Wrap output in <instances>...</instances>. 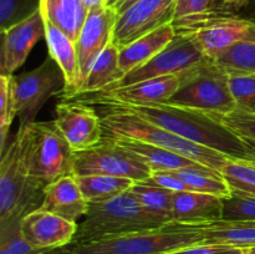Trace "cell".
I'll list each match as a JSON object with an SVG mask.
<instances>
[{"label": "cell", "instance_id": "1", "mask_svg": "<svg viewBox=\"0 0 255 254\" xmlns=\"http://www.w3.org/2000/svg\"><path fill=\"white\" fill-rule=\"evenodd\" d=\"M70 99L79 100L85 104L91 105L96 110L101 119L104 136L125 137V138L137 139L153 146L162 147L182 154L189 159H193L217 172L221 171L223 164L228 159V157L221 152L177 136L168 129L151 121H147L139 115L128 111L110 100L94 96H75Z\"/></svg>", "mask_w": 255, "mask_h": 254}, {"label": "cell", "instance_id": "2", "mask_svg": "<svg viewBox=\"0 0 255 254\" xmlns=\"http://www.w3.org/2000/svg\"><path fill=\"white\" fill-rule=\"evenodd\" d=\"M119 105L184 139L221 152L229 159L254 161L251 146L238 133L222 125L211 115L167 104Z\"/></svg>", "mask_w": 255, "mask_h": 254}, {"label": "cell", "instance_id": "3", "mask_svg": "<svg viewBox=\"0 0 255 254\" xmlns=\"http://www.w3.org/2000/svg\"><path fill=\"white\" fill-rule=\"evenodd\" d=\"M167 224L148 213L131 189L101 203H89L87 213L77 223L72 243H89L126 236Z\"/></svg>", "mask_w": 255, "mask_h": 254}, {"label": "cell", "instance_id": "4", "mask_svg": "<svg viewBox=\"0 0 255 254\" xmlns=\"http://www.w3.org/2000/svg\"><path fill=\"white\" fill-rule=\"evenodd\" d=\"M29 177L35 187H45L74 174L75 151L57 128L55 121L34 122L19 127Z\"/></svg>", "mask_w": 255, "mask_h": 254}, {"label": "cell", "instance_id": "5", "mask_svg": "<svg viewBox=\"0 0 255 254\" xmlns=\"http://www.w3.org/2000/svg\"><path fill=\"white\" fill-rule=\"evenodd\" d=\"M203 242V226L171 222L158 228L69 247L75 254H167Z\"/></svg>", "mask_w": 255, "mask_h": 254}, {"label": "cell", "instance_id": "6", "mask_svg": "<svg viewBox=\"0 0 255 254\" xmlns=\"http://www.w3.org/2000/svg\"><path fill=\"white\" fill-rule=\"evenodd\" d=\"M172 24L177 34L188 35L202 54L212 61L237 42L255 40V20L221 7L177 19Z\"/></svg>", "mask_w": 255, "mask_h": 254}, {"label": "cell", "instance_id": "7", "mask_svg": "<svg viewBox=\"0 0 255 254\" xmlns=\"http://www.w3.org/2000/svg\"><path fill=\"white\" fill-rule=\"evenodd\" d=\"M44 191L34 186L27 172L21 136L16 132L9 141L0 162V223L24 218L40 208Z\"/></svg>", "mask_w": 255, "mask_h": 254}, {"label": "cell", "instance_id": "8", "mask_svg": "<svg viewBox=\"0 0 255 254\" xmlns=\"http://www.w3.org/2000/svg\"><path fill=\"white\" fill-rule=\"evenodd\" d=\"M166 104L204 114L227 115L237 110L228 74L212 60L182 75L181 86Z\"/></svg>", "mask_w": 255, "mask_h": 254}, {"label": "cell", "instance_id": "9", "mask_svg": "<svg viewBox=\"0 0 255 254\" xmlns=\"http://www.w3.org/2000/svg\"><path fill=\"white\" fill-rule=\"evenodd\" d=\"M74 176H115L143 182L152 174V169L133 152L109 137L94 147L75 152Z\"/></svg>", "mask_w": 255, "mask_h": 254}, {"label": "cell", "instance_id": "10", "mask_svg": "<svg viewBox=\"0 0 255 254\" xmlns=\"http://www.w3.org/2000/svg\"><path fill=\"white\" fill-rule=\"evenodd\" d=\"M65 89V76L51 56L36 69L15 76V104L19 127L34 124L45 102Z\"/></svg>", "mask_w": 255, "mask_h": 254}, {"label": "cell", "instance_id": "11", "mask_svg": "<svg viewBox=\"0 0 255 254\" xmlns=\"http://www.w3.org/2000/svg\"><path fill=\"white\" fill-rule=\"evenodd\" d=\"M208 60L188 35L176 32L174 39L159 54L138 69L128 72L121 81L114 85L110 90L128 86L156 77L184 75L203 65Z\"/></svg>", "mask_w": 255, "mask_h": 254}, {"label": "cell", "instance_id": "12", "mask_svg": "<svg viewBox=\"0 0 255 254\" xmlns=\"http://www.w3.org/2000/svg\"><path fill=\"white\" fill-rule=\"evenodd\" d=\"M178 0H137L119 14L114 42L119 49L138 37L173 22Z\"/></svg>", "mask_w": 255, "mask_h": 254}, {"label": "cell", "instance_id": "13", "mask_svg": "<svg viewBox=\"0 0 255 254\" xmlns=\"http://www.w3.org/2000/svg\"><path fill=\"white\" fill-rule=\"evenodd\" d=\"M55 124L75 152L99 144L104 138L96 110L79 100L65 99L55 107Z\"/></svg>", "mask_w": 255, "mask_h": 254}, {"label": "cell", "instance_id": "14", "mask_svg": "<svg viewBox=\"0 0 255 254\" xmlns=\"http://www.w3.org/2000/svg\"><path fill=\"white\" fill-rule=\"evenodd\" d=\"M117 19L119 12L111 6L89 11L86 21L76 41L82 84L91 71L97 57L111 42H114Z\"/></svg>", "mask_w": 255, "mask_h": 254}, {"label": "cell", "instance_id": "15", "mask_svg": "<svg viewBox=\"0 0 255 254\" xmlns=\"http://www.w3.org/2000/svg\"><path fill=\"white\" fill-rule=\"evenodd\" d=\"M21 233L34 248L51 251L70 246L74 242L77 223L40 207L21 219Z\"/></svg>", "mask_w": 255, "mask_h": 254}, {"label": "cell", "instance_id": "16", "mask_svg": "<svg viewBox=\"0 0 255 254\" xmlns=\"http://www.w3.org/2000/svg\"><path fill=\"white\" fill-rule=\"evenodd\" d=\"M0 75H11L29 56L40 39H45V21L41 10L24 21L1 31Z\"/></svg>", "mask_w": 255, "mask_h": 254}, {"label": "cell", "instance_id": "17", "mask_svg": "<svg viewBox=\"0 0 255 254\" xmlns=\"http://www.w3.org/2000/svg\"><path fill=\"white\" fill-rule=\"evenodd\" d=\"M181 82L182 75H171V76L144 80V81L128 85V86L117 87L109 91L85 95V96L100 97V99H106L110 101L119 102V104L134 105V106L166 104L179 89Z\"/></svg>", "mask_w": 255, "mask_h": 254}, {"label": "cell", "instance_id": "18", "mask_svg": "<svg viewBox=\"0 0 255 254\" xmlns=\"http://www.w3.org/2000/svg\"><path fill=\"white\" fill-rule=\"evenodd\" d=\"M44 21L45 40L49 55L56 61L65 76V89L62 96L65 99L72 97L79 94L82 85L76 42L72 41L61 30L52 25L46 17H44Z\"/></svg>", "mask_w": 255, "mask_h": 254}, {"label": "cell", "instance_id": "19", "mask_svg": "<svg viewBox=\"0 0 255 254\" xmlns=\"http://www.w3.org/2000/svg\"><path fill=\"white\" fill-rule=\"evenodd\" d=\"M223 198L198 192H176L172 221L189 226H207L223 219Z\"/></svg>", "mask_w": 255, "mask_h": 254}, {"label": "cell", "instance_id": "20", "mask_svg": "<svg viewBox=\"0 0 255 254\" xmlns=\"http://www.w3.org/2000/svg\"><path fill=\"white\" fill-rule=\"evenodd\" d=\"M41 208L77 223L87 213L89 202L82 194L76 177L70 174L45 187Z\"/></svg>", "mask_w": 255, "mask_h": 254}, {"label": "cell", "instance_id": "21", "mask_svg": "<svg viewBox=\"0 0 255 254\" xmlns=\"http://www.w3.org/2000/svg\"><path fill=\"white\" fill-rule=\"evenodd\" d=\"M176 36L173 24H167L120 49V66L126 76L153 59Z\"/></svg>", "mask_w": 255, "mask_h": 254}, {"label": "cell", "instance_id": "22", "mask_svg": "<svg viewBox=\"0 0 255 254\" xmlns=\"http://www.w3.org/2000/svg\"><path fill=\"white\" fill-rule=\"evenodd\" d=\"M109 138L114 139L120 146L133 152L136 156H138L152 169V172L178 171V169L182 168L211 169L208 167L203 166V164L198 163V162L193 161V159L182 156V154L172 152L169 149L162 148V147L146 143V142L137 141V139L132 138H125V137H109Z\"/></svg>", "mask_w": 255, "mask_h": 254}, {"label": "cell", "instance_id": "23", "mask_svg": "<svg viewBox=\"0 0 255 254\" xmlns=\"http://www.w3.org/2000/svg\"><path fill=\"white\" fill-rule=\"evenodd\" d=\"M40 10L52 25L77 41L89 10L82 0H40Z\"/></svg>", "mask_w": 255, "mask_h": 254}, {"label": "cell", "instance_id": "24", "mask_svg": "<svg viewBox=\"0 0 255 254\" xmlns=\"http://www.w3.org/2000/svg\"><path fill=\"white\" fill-rule=\"evenodd\" d=\"M124 77L125 72L120 66V49L115 42H111L97 57L79 94L75 96H85L107 91Z\"/></svg>", "mask_w": 255, "mask_h": 254}, {"label": "cell", "instance_id": "25", "mask_svg": "<svg viewBox=\"0 0 255 254\" xmlns=\"http://www.w3.org/2000/svg\"><path fill=\"white\" fill-rule=\"evenodd\" d=\"M203 243L226 244L247 248L255 246V221H226L221 219L203 226Z\"/></svg>", "mask_w": 255, "mask_h": 254}, {"label": "cell", "instance_id": "26", "mask_svg": "<svg viewBox=\"0 0 255 254\" xmlns=\"http://www.w3.org/2000/svg\"><path fill=\"white\" fill-rule=\"evenodd\" d=\"M76 181L89 203H101L114 199L115 197L131 189L134 184V181L129 178L102 174L79 176L76 177Z\"/></svg>", "mask_w": 255, "mask_h": 254}, {"label": "cell", "instance_id": "27", "mask_svg": "<svg viewBox=\"0 0 255 254\" xmlns=\"http://www.w3.org/2000/svg\"><path fill=\"white\" fill-rule=\"evenodd\" d=\"M132 193L148 213L166 223H171L173 218V201L176 192L152 186L144 182H134L131 187Z\"/></svg>", "mask_w": 255, "mask_h": 254}, {"label": "cell", "instance_id": "28", "mask_svg": "<svg viewBox=\"0 0 255 254\" xmlns=\"http://www.w3.org/2000/svg\"><path fill=\"white\" fill-rule=\"evenodd\" d=\"M172 172L186 184L188 191L214 194L223 199L232 196L228 184L219 172L201 168H182Z\"/></svg>", "mask_w": 255, "mask_h": 254}, {"label": "cell", "instance_id": "29", "mask_svg": "<svg viewBox=\"0 0 255 254\" xmlns=\"http://www.w3.org/2000/svg\"><path fill=\"white\" fill-rule=\"evenodd\" d=\"M219 173L228 184L232 196L255 198V161L228 158Z\"/></svg>", "mask_w": 255, "mask_h": 254}, {"label": "cell", "instance_id": "30", "mask_svg": "<svg viewBox=\"0 0 255 254\" xmlns=\"http://www.w3.org/2000/svg\"><path fill=\"white\" fill-rule=\"evenodd\" d=\"M226 72L255 74V40L237 42L213 60Z\"/></svg>", "mask_w": 255, "mask_h": 254}, {"label": "cell", "instance_id": "31", "mask_svg": "<svg viewBox=\"0 0 255 254\" xmlns=\"http://www.w3.org/2000/svg\"><path fill=\"white\" fill-rule=\"evenodd\" d=\"M16 116L15 104V76L0 75V151L6 149L7 137L12 120Z\"/></svg>", "mask_w": 255, "mask_h": 254}, {"label": "cell", "instance_id": "32", "mask_svg": "<svg viewBox=\"0 0 255 254\" xmlns=\"http://www.w3.org/2000/svg\"><path fill=\"white\" fill-rule=\"evenodd\" d=\"M21 219L0 223V254H42L46 251L34 248L21 233Z\"/></svg>", "mask_w": 255, "mask_h": 254}, {"label": "cell", "instance_id": "33", "mask_svg": "<svg viewBox=\"0 0 255 254\" xmlns=\"http://www.w3.org/2000/svg\"><path fill=\"white\" fill-rule=\"evenodd\" d=\"M229 89L237 105L242 111L255 114V74L227 72Z\"/></svg>", "mask_w": 255, "mask_h": 254}, {"label": "cell", "instance_id": "34", "mask_svg": "<svg viewBox=\"0 0 255 254\" xmlns=\"http://www.w3.org/2000/svg\"><path fill=\"white\" fill-rule=\"evenodd\" d=\"M40 9V0H0V29L24 21Z\"/></svg>", "mask_w": 255, "mask_h": 254}, {"label": "cell", "instance_id": "35", "mask_svg": "<svg viewBox=\"0 0 255 254\" xmlns=\"http://www.w3.org/2000/svg\"><path fill=\"white\" fill-rule=\"evenodd\" d=\"M212 117L224 125L226 127L231 128L236 133L242 137H248L255 141V114L242 111L237 109L236 111L227 115L208 114Z\"/></svg>", "mask_w": 255, "mask_h": 254}, {"label": "cell", "instance_id": "36", "mask_svg": "<svg viewBox=\"0 0 255 254\" xmlns=\"http://www.w3.org/2000/svg\"><path fill=\"white\" fill-rule=\"evenodd\" d=\"M223 219L255 221V198L231 196L223 199Z\"/></svg>", "mask_w": 255, "mask_h": 254}, {"label": "cell", "instance_id": "37", "mask_svg": "<svg viewBox=\"0 0 255 254\" xmlns=\"http://www.w3.org/2000/svg\"><path fill=\"white\" fill-rule=\"evenodd\" d=\"M217 7H218V0H178L174 20L204 14L216 10Z\"/></svg>", "mask_w": 255, "mask_h": 254}, {"label": "cell", "instance_id": "38", "mask_svg": "<svg viewBox=\"0 0 255 254\" xmlns=\"http://www.w3.org/2000/svg\"><path fill=\"white\" fill-rule=\"evenodd\" d=\"M243 249L226 244L198 243L193 246L184 247L167 254H242Z\"/></svg>", "mask_w": 255, "mask_h": 254}, {"label": "cell", "instance_id": "39", "mask_svg": "<svg viewBox=\"0 0 255 254\" xmlns=\"http://www.w3.org/2000/svg\"><path fill=\"white\" fill-rule=\"evenodd\" d=\"M144 183L152 184V186H158L162 188L169 189L173 192H184L188 191L186 184L176 176V173L172 171H156L152 172L151 176L143 181Z\"/></svg>", "mask_w": 255, "mask_h": 254}, {"label": "cell", "instance_id": "40", "mask_svg": "<svg viewBox=\"0 0 255 254\" xmlns=\"http://www.w3.org/2000/svg\"><path fill=\"white\" fill-rule=\"evenodd\" d=\"M254 0H218V7L227 11L238 12Z\"/></svg>", "mask_w": 255, "mask_h": 254}, {"label": "cell", "instance_id": "41", "mask_svg": "<svg viewBox=\"0 0 255 254\" xmlns=\"http://www.w3.org/2000/svg\"><path fill=\"white\" fill-rule=\"evenodd\" d=\"M89 11L109 6V0H82Z\"/></svg>", "mask_w": 255, "mask_h": 254}, {"label": "cell", "instance_id": "42", "mask_svg": "<svg viewBox=\"0 0 255 254\" xmlns=\"http://www.w3.org/2000/svg\"><path fill=\"white\" fill-rule=\"evenodd\" d=\"M136 1H137V0H122V1L120 2V4L117 5L116 7H115V9H116V11L119 12V14H122V12L126 11V10L128 9V7Z\"/></svg>", "mask_w": 255, "mask_h": 254}, {"label": "cell", "instance_id": "43", "mask_svg": "<svg viewBox=\"0 0 255 254\" xmlns=\"http://www.w3.org/2000/svg\"><path fill=\"white\" fill-rule=\"evenodd\" d=\"M42 254H75V253L71 251V248H70L69 246H66V247H62V248L46 251L45 253H42Z\"/></svg>", "mask_w": 255, "mask_h": 254}, {"label": "cell", "instance_id": "44", "mask_svg": "<svg viewBox=\"0 0 255 254\" xmlns=\"http://www.w3.org/2000/svg\"><path fill=\"white\" fill-rule=\"evenodd\" d=\"M242 137V136H241ZM242 138L244 139V141L247 142V143L249 144V146H251V148L253 149V153H254V161H255V141L254 139H252V138H248V137H242Z\"/></svg>", "mask_w": 255, "mask_h": 254}, {"label": "cell", "instance_id": "45", "mask_svg": "<svg viewBox=\"0 0 255 254\" xmlns=\"http://www.w3.org/2000/svg\"><path fill=\"white\" fill-rule=\"evenodd\" d=\"M242 249H243V253L242 254H255V246L247 247V248H242Z\"/></svg>", "mask_w": 255, "mask_h": 254}, {"label": "cell", "instance_id": "46", "mask_svg": "<svg viewBox=\"0 0 255 254\" xmlns=\"http://www.w3.org/2000/svg\"><path fill=\"white\" fill-rule=\"evenodd\" d=\"M122 0H109V6H111V7H116L117 5L120 4V2H121Z\"/></svg>", "mask_w": 255, "mask_h": 254}, {"label": "cell", "instance_id": "47", "mask_svg": "<svg viewBox=\"0 0 255 254\" xmlns=\"http://www.w3.org/2000/svg\"><path fill=\"white\" fill-rule=\"evenodd\" d=\"M254 2H255V0H254Z\"/></svg>", "mask_w": 255, "mask_h": 254}]
</instances>
